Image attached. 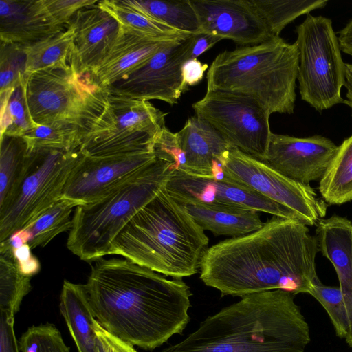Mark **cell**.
<instances>
[{
    "instance_id": "8",
    "label": "cell",
    "mask_w": 352,
    "mask_h": 352,
    "mask_svg": "<svg viewBox=\"0 0 352 352\" xmlns=\"http://www.w3.org/2000/svg\"><path fill=\"white\" fill-rule=\"evenodd\" d=\"M80 157L78 149L28 153L18 185L0 205V242L27 228L62 198L66 182Z\"/></svg>"
},
{
    "instance_id": "20",
    "label": "cell",
    "mask_w": 352,
    "mask_h": 352,
    "mask_svg": "<svg viewBox=\"0 0 352 352\" xmlns=\"http://www.w3.org/2000/svg\"><path fill=\"white\" fill-rule=\"evenodd\" d=\"M68 25L75 31L69 62L80 74H89L116 38L120 25L97 3L79 10Z\"/></svg>"
},
{
    "instance_id": "32",
    "label": "cell",
    "mask_w": 352,
    "mask_h": 352,
    "mask_svg": "<svg viewBox=\"0 0 352 352\" xmlns=\"http://www.w3.org/2000/svg\"><path fill=\"white\" fill-rule=\"evenodd\" d=\"M25 81L12 91L0 94L1 138L5 136L21 138L37 126L30 115L25 91Z\"/></svg>"
},
{
    "instance_id": "9",
    "label": "cell",
    "mask_w": 352,
    "mask_h": 352,
    "mask_svg": "<svg viewBox=\"0 0 352 352\" xmlns=\"http://www.w3.org/2000/svg\"><path fill=\"white\" fill-rule=\"evenodd\" d=\"M166 113L149 101L109 92L100 116L78 148L88 157L153 152L155 140L165 126Z\"/></svg>"
},
{
    "instance_id": "6",
    "label": "cell",
    "mask_w": 352,
    "mask_h": 352,
    "mask_svg": "<svg viewBox=\"0 0 352 352\" xmlns=\"http://www.w3.org/2000/svg\"><path fill=\"white\" fill-rule=\"evenodd\" d=\"M173 170L172 164L156 157L98 199L76 206L67 248L87 262L109 255L116 237L165 186Z\"/></svg>"
},
{
    "instance_id": "14",
    "label": "cell",
    "mask_w": 352,
    "mask_h": 352,
    "mask_svg": "<svg viewBox=\"0 0 352 352\" xmlns=\"http://www.w3.org/2000/svg\"><path fill=\"white\" fill-rule=\"evenodd\" d=\"M165 188L176 201L253 210L304 224L302 219L290 209L225 177L216 179L173 170Z\"/></svg>"
},
{
    "instance_id": "34",
    "label": "cell",
    "mask_w": 352,
    "mask_h": 352,
    "mask_svg": "<svg viewBox=\"0 0 352 352\" xmlns=\"http://www.w3.org/2000/svg\"><path fill=\"white\" fill-rule=\"evenodd\" d=\"M28 152L21 138H1L0 205L10 196L25 169Z\"/></svg>"
},
{
    "instance_id": "27",
    "label": "cell",
    "mask_w": 352,
    "mask_h": 352,
    "mask_svg": "<svg viewBox=\"0 0 352 352\" xmlns=\"http://www.w3.org/2000/svg\"><path fill=\"white\" fill-rule=\"evenodd\" d=\"M98 6L111 14L120 26L148 36L187 38L190 34L175 30L144 13L129 0L98 1Z\"/></svg>"
},
{
    "instance_id": "44",
    "label": "cell",
    "mask_w": 352,
    "mask_h": 352,
    "mask_svg": "<svg viewBox=\"0 0 352 352\" xmlns=\"http://www.w3.org/2000/svg\"><path fill=\"white\" fill-rule=\"evenodd\" d=\"M30 234L25 230H20L12 234L7 240L0 242V253L13 251L28 243Z\"/></svg>"
},
{
    "instance_id": "18",
    "label": "cell",
    "mask_w": 352,
    "mask_h": 352,
    "mask_svg": "<svg viewBox=\"0 0 352 352\" xmlns=\"http://www.w3.org/2000/svg\"><path fill=\"white\" fill-rule=\"evenodd\" d=\"M185 38L151 37L120 26L118 36L108 51L91 69V78L102 88L107 89L127 77L162 47Z\"/></svg>"
},
{
    "instance_id": "37",
    "label": "cell",
    "mask_w": 352,
    "mask_h": 352,
    "mask_svg": "<svg viewBox=\"0 0 352 352\" xmlns=\"http://www.w3.org/2000/svg\"><path fill=\"white\" fill-rule=\"evenodd\" d=\"M153 151L157 158L172 164L175 170H184L185 155L179 145L177 133H174L164 126L155 140Z\"/></svg>"
},
{
    "instance_id": "2",
    "label": "cell",
    "mask_w": 352,
    "mask_h": 352,
    "mask_svg": "<svg viewBox=\"0 0 352 352\" xmlns=\"http://www.w3.org/2000/svg\"><path fill=\"white\" fill-rule=\"evenodd\" d=\"M319 251L317 238L307 226L273 216L253 232L209 248L200 279L222 296L275 289L309 294L318 278L315 261Z\"/></svg>"
},
{
    "instance_id": "40",
    "label": "cell",
    "mask_w": 352,
    "mask_h": 352,
    "mask_svg": "<svg viewBox=\"0 0 352 352\" xmlns=\"http://www.w3.org/2000/svg\"><path fill=\"white\" fill-rule=\"evenodd\" d=\"M14 316L0 312V352H19L14 329Z\"/></svg>"
},
{
    "instance_id": "11",
    "label": "cell",
    "mask_w": 352,
    "mask_h": 352,
    "mask_svg": "<svg viewBox=\"0 0 352 352\" xmlns=\"http://www.w3.org/2000/svg\"><path fill=\"white\" fill-rule=\"evenodd\" d=\"M192 108L231 146L263 162L272 132L270 115L258 101L241 94L209 91Z\"/></svg>"
},
{
    "instance_id": "25",
    "label": "cell",
    "mask_w": 352,
    "mask_h": 352,
    "mask_svg": "<svg viewBox=\"0 0 352 352\" xmlns=\"http://www.w3.org/2000/svg\"><path fill=\"white\" fill-rule=\"evenodd\" d=\"M75 31L67 29L28 46H22L26 55L25 76L48 68L67 65L74 47Z\"/></svg>"
},
{
    "instance_id": "22",
    "label": "cell",
    "mask_w": 352,
    "mask_h": 352,
    "mask_svg": "<svg viewBox=\"0 0 352 352\" xmlns=\"http://www.w3.org/2000/svg\"><path fill=\"white\" fill-rule=\"evenodd\" d=\"M46 14L41 0H1L0 38L28 46L64 30Z\"/></svg>"
},
{
    "instance_id": "35",
    "label": "cell",
    "mask_w": 352,
    "mask_h": 352,
    "mask_svg": "<svg viewBox=\"0 0 352 352\" xmlns=\"http://www.w3.org/2000/svg\"><path fill=\"white\" fill-rule=\"evenodd\" d=\"M309 294L315 298L326 310L336 335L340 338H345L348 318L340 287L327 286L318 278L314 281Z\"/></svg>"
},
{
    "instance_id": "21",
    "label": "cell",
    "mask_w": 352,
    "mask_h": 352,
    "mask_svg": "<svg viewBox=\"0 0 352 352\" xmlns=\"http://www.w3.org/2000/svg\"><path fill=\"white\" fill-rule=\"evenodd\" d=\"M316 226L320 251L332 263L338 276L348 318L344 339L352 347V222L334 214L320 219Z\"/></svg>"
},
{
    "instance_id": "24",
    "label": "cell",
    "mask_w": 352,
    "mask_h": 352,
    "mask_svg": "<svg viewBox=\"0 0 352 352\" xmlns=\"http://www.w3.org/2000/svg\"><path fill=\"white\" fill-rule=\"evenodd\" d=\"M60 311L78 352H97L94 316L84 284L65 280L60 296Z\"/></svg>"
},
{
    "instance_id": "4",
    "label": "cell",
    "mask_w": 352,
    "mask_h": 352,
    "mask_svg": "<svg viewBox=\"0 0 352 352\" xmlns=\"http://www.w3.org/2000/svg\"><path fill=\"white\" fill-rule=\"evenodd\" d=\"M208 248L204 230L164 186L118 234L109 254L120 255L161 274L182 278L200 270Z\"/></svg>"
},
{
    "instance_id": "31",
    "label": "cell",
    "mask_w": 352,
    "mask_h": 352,
    "mask_svg": "<svg viewBox=\"0 0 352 352\" xmlns=\"http://www.w3.org/2000/svg\"><path fill=\"white\" fill-rule=\"evenodd\" d=\"M83 133L65 124L38 125L21 137L28 153L38 151H72L78 149Z\"/></svg>"
},
{
    "instance_id": "13",
    "label": "cell",
    "mask_w": 352,
    "mask_h": 352,
    "mask_svg": "<svg viewBox=\"0 0 352 352\" xmlns=\"http://www.w3.org/2000/svg\"><path fill=\"white\" fill-rule=\"evenodd\" d=\"M194 34L160 50L125 78L107 88L109 92L134 99L159 100L173 105L187 89L182 66L191 59Z\"/></svg>"
},
{
    "instance_id": "47",
    "label": "cell",
    "mask_w": 352,
    "mask_h": 352,
    "mask_svg": "<svg viewBox=\"0 0 352 352\" xmlns=\"http://www.w3.org/2000/svg\"><path fill=\"white\" fill-rule=\"evenodd\" d=\"M96 349H97V352H108L104 342L98 336H97V341H96Z\"/></svg>"
},
{
    "instance_id": "17",
    "label": "cell",
    "mask_w": 352,
    "mask_h": 352,
    "mask_svg": "<svg viewBox=\"0 0 352 352\" xmlns=\"http://www.w3.org/2000/svg\"><path fill=\"white\" fill-rule=\"evenodd\" d=\"M190 2L198 18L199 32L232 40L241 46L257 45L275 37L251 0Z\"/></svg>"
},
{
    "instance_id": "43",
    "label": "cell",
    "mask_w": 352,
    "mask_h": 352,
    "mask_svg": "<svg viewBox=\"0 0 352 352\" xmlns=\"http://www.w3.org/2000/svg\"><path fill=\"white\" fill-rule=\"evenodd\" d=\"M221 40L222 39L219 37L206 33L198 32L194 34L191 59L197 58L199 56L208 50Z\"/></svg>"
},
{
    "instance_id": "29",
    "label": "cell",
    "mask_w": 352,
    "mask_h": 352,
    "mask_svg": "<svg viewBox=\"0 0 352 352\" xmlns=\"http://www.w3.org/2000/svg\"><path fill=\"white\" fill-rule=\"evenodd\" d=\"M30 279L20 271L12 251L0 253V312L15 316L32 289Z\"/></svg>"
},
{
    "instance_id": "1",
    "label": "cell",
    "mask_w": 352,
    "mask_h": 352,
    "mask_svg": "<svg viewBox=\"0 0 352 352\" xmlns=\"http://www.w3.org/2000/svg\"><path fill=\"white\" fill-rule=\"evenodd\" d=\"M84 284L98 323L122 342L153 350L180 334L190 320V287L182 278L126 258H98Z\"/></svg>"
},
{
    "instance_id": "10",
    "label": "cell",
    "mask_w": 352,
    "mask_h": 352,
    "mask_svg": "<svg viewBox=\"0 0 352 352\" xmlns=\"http://www.w3.org/2000/svg\"><path fill=\"white\" fill-rule=\"evenodd\" d=\"M296 32L301 99L319 112L344 103L345 63L331 19L307 14Z\"/></svg>"
},
{
    "instance_id": "39",
    "label": "cell",
    "mask_w": 352,
    "mask_h": 352,
    "mask_svg": "<svg viewBox=\"0 0 352 352\" xmlns=\"http://www.w3.org/2000/svg\"><path fill=\"white\" fill-rule=\"evenodd\" d=\"M29 329L37 342L36 352H70L61 333L53 324L32 325Z\"/></svg>"
},
{
    "instance_id": "33",
    "label": "cell",
    "mask_w": 352,
    "mask_h": 352,
    "mask_svg": "<svg viewBox=\"0 0 352 352\" xmlns=\"http://www.w3.org/2000/svg\"><path fill=\"white\" fill-rule=\"evenodd\" d=\"M76 207L70 201L60 199L25 228L30 236L28 244L31 249L44 247L59 234L70 230L71 214Z\"/></svg>"
},
{
    "instance_id": "16",
    "label": "cell",
    "mask_w": 352,
    "mask_h": 352,
    "mask_svg": "<svg viewBox=\"0 0 352 352\" xmlns=\"http://www.w3.org/2000/svg\"><path fill=\"white\" fill-rule=\"evenodd\" d=\"M338 148L318 135L296 138L272 133L263 162L287 178L309 186L320 181Z\"/></svg>"
},
{
    "instance_id": "38",
    "label": "cell",
    "mask_w": 352,
    "mask_h": 352,
    "mask_svg": "<svg viewBox=\"0 0 352 352\" xmlns=\"http://www.w3.org/2000/svg\"><path fill=\"white\" fill-rule=\"evenodd\" d=\"M97 0H41L45 11L52 21L62 28L67 26L80 9L94 5Z\"/></svg>"
},
{
    "instance_id": "7",
    "label": "cell",
    "mask_w": 352,
    "mask_h": 352,
    "mask_svg": "<svg viewBox=\"0 0 352 352\" xmlns=\"http://www.w3.org/2000/svg\"><path fill=\"white\" fill-rule=\"evenodd\" d=\"M25 91L34 124L71 125L84 135L103 111L109 95L107 89L93 82L89 74H80L70 62L30 74Z\"/></svg>"
},
{
    "instance_id": "30",
    "label": "cell",
    "mask_w": 352,
    "mask_h": 352,
    "mask_svg": "<svg viewBox=\"0 0 352 352\" xmlns=\"http://www.w3.org/2000/svg\"><path fill=\"white\" fill-rule=\"evenodd\" d=\"M274 36L294 20L314 10L322 8L327 0H251Z\"/></svg>"
},
{
    "instance_id": "41",
    "label": "cell",
    "mask_w": 352,
    "mask_h": 352,
    "mask_svg": "<svg viewBox=\"0 0 352 352\" xmlns=\"http://www.w3.org/2000/svg\"><path fill=\"white\" fill-rule=\"evenodd\" d=\"M13 256L23 274L32 277L41 270L39 261L31 252V248L26 243L12 251Z\"/></svg>"
},
{
    "instance_id": "46",
    "label": "cell",
    "mask_w": 352,
    "mask_h": 352,
    "mask_svg": "<svg viewBox=\"0 0 352 352\" xmlns=\"http://www.w3.org/2000/svg\"><path fill=\"white\" fill-rule=\"evenodd\" d=\"M344 86L347 90L346 94L347 100L344 101V104L351 108L352 115V63H345V83Z\"/></svg>"
},
{
    "instance_id": "26",
    "label": "cell",
    "mask_w": 352,
    "mask_h": 352,
    "mask_svg": "<svg viewBox=\"0 0 352 352\" xmlns=\"http://www.w3.org/2000/svg\"><path fill=\"white\" fill-rule=\"evenodd\" d=\"M318 188L328 204L341 205L352 201V135L338 146Z\"/></svg>"
},
{
    "instance_id": "19",
    "label": "cell",
    "mask_w": 352,
    "mask_h": 352,
    "mask_svg": "<svg viewBox=\"0 0 352 352\" xmlns=\"http://www.w3.org/2000/svg\"><path fill=\"white\" fill-rule=\"evenodd\" d=\"M186 163L183 172L222 179L226 156L232 146L208 122L197 116L188 119L177 132Z\"/></svg>"
},
{
    "instance_id": "12",
    "label": "cell",
    "mask_w": 352,
    "mask_h": 352,
    "mask_svg": "<svg viewBox=\"0 0 352 352\" xmlns=\"http://www.w3.org/2000/svg\"><path fill=\"white\" fill-rule=\"evenodd\" d=\"M224 177L247 186L290 209L308 226L317 225L327 212V203L320 199L310 185L293 181L267 164L232 147L223 164Z\"/></svg>"
},
{
    "instance_id": "15",
    "label": "cell",
    "mask_w": 352,
    "mask_h": 352,
    "mask_svg": "<svg viewBox=\"0 0 352 352\" xmlns=\"http://www.w3.org/2000/svg\"><path fill=\"white\" fill-rule=\"evenodd\" d=\"M155 158L153 152L106 157H88L80 153L61 199L76 206L93 202Z\"/></svg>"
},
{
    "instance_id": "3",
    "label": "cell",
    "mask_w": 352,
    "mask_h": 352,
    "mask_svg": "<svg viewBox=\"0 0 352 352\" xmlns=\"http://www.w3.org/2000/svg\"><path fill=\"white\" fill-rule=\"evenodd\" d=\"M294 296L282 289L241 296L159 352H304L309 327Z\"/></svg>"
},
{
    "instance_id": "42",
    "label": "cell",
    "mask_w": 352,
    "mask_h": 352,
    "mask_svg": "<svg viewBox=\"0 0 352 352\" xmlns=\"http://www.w3.org/2000/svg\"><path fill=\"white\" fill-rule=\"evenodd\" d=\"M208 65L202 63L197 58L189 59L184 63L182 69L184 85L193 86L201 82Z\"/></svg>"
},
{
    "instance_id": "23",
    "label": "cell",
    "mask_w": 352,
    "mask_h": 352,
    "mask_svg": "<svg viewBox=\"0 0 352 352\" xmlns=\"http://www.w3.org/2000/svg\"><path fill=\"white\" fill-rule=\"evenodd\" d=\"M176 201L204 230L216 236L238 237L253 232L263 226L258 212L253 210Z\"/></svg>"
},
{
    "instance_id": "36",
    "label": "cell",
    "mask_w": 352,
    "mask_h": 352,
    "mask_svg": "<svg viewBox=\"0 0 352 352\" xmlns=\"http://www.w3.org/2000/svg\"><path fill=\"white\" fill-rule=\"evenodd\" d=\"M25 67L23 47L1 42L0 94L14 90L26 80Z\"/></svg>"
},
{
    "instance_id": "45",
    "label": "cell",
    "mask_w": 352,
    "mask_h": 352,
    "mask_svg": "<svg viewBox=\"0 0 352 352\" xmlns=\"http://www.w3.org/2000/svg\"><path fill=\"white\" fill-rule=\"evenodd\" d=\"M338 33L341 51L352 56V19Z\"/></svg>"
},
{
    "instance_id": "28",
    "label": "cell",
    "mask_w": 352,
    "mask_h": 352,
    "mask_svg": "<svg viewBox=\"0 0 352 352\" xmlns=\"http://www.w3.org/2000/svg\"><path fill=\"white\" fill-rule=\"evenodd\" d=\"M150 16L179 31L193 34L199 31V23L190 0H129Z\"/></svg>"
},
{
    "instance_id": "5",
    "label": "cell",
    "mask_w": 352,
    "mask_h": 352,
    "mask_svg": "<svg viewBox=\"0 0 352 352\" xmlns=\"http://www.w3.org/2000/svg\"><path fill=\"white\" fill-rule=\"evenodd\" d=\"M298 65L296 43H288L280 36L225 50L208 69L206 91L241 94L258 101L270 115L292 114Z\"/></svg>"
}]
</instances>
